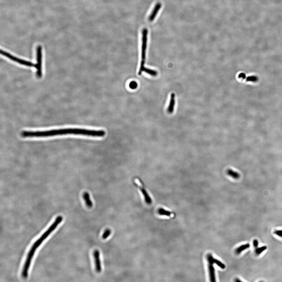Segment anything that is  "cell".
<instances>
[{"label": "cell", "instance_id": "obj_8", "mask_svg": "<svg viewBox=\"0 0 282 282\" xmlns=\"http://www.w3.org/2000/svg\"><path fill=\"white\" fill-rule=\"evenodd\" d=\"M83 197L86 206L89 208H92L93 207V203L92 200L90 199V195L88 193L84 192L83 195Z\"/></svg>", "mask_w": 282, "mask_h": 282}, {"label": "cell", "instance_id": "obj_11", "mask_svg": "<svg viewBox=\"0 0 282 282\" xmlns=\"http://www.w3.org/2000/svg\"><path fill=\"white\" fill-rule=\"evenodd\" d=\"M227 175L235 179H238L240 177V175L237 172L231 169H228L226 171Z\"/></svg>", "mask_w": 282, "mask_h": 282}, {"label": "cell", "instance_id": "obj_3", "mask_svg": "<svg viewBox=\"0 0 282 282\" xmlns=\"http://www.w3.org/2000/svg\"><path fill=\"white\" fill-rule=\"evenodd\" d=\"M36 63L35 68L36 69V76L38 78L42 76V48L41 46H38L36 49Z\"/></svg>", "mask_w": 282, "mask_h": 282}, {"label": "cell", "instance_id": "obj_16", "mask_svg": "<svg viewBox=\"0 0 282 282\" xmlns=\"http://www.w3.org/2000/svg\"><path fill=\"white\" fill-rule=\"evenodd\" d=\"M111 233V230L109 229L106 230L102 235V238L103 239L106 240V239L109 236Z\"/></svg>", "mask_w": 282, "mask_h": 282}, {"label": "cell", "instance_id": "obj_6", "mask_svg": "<svg viewBox=\"0 0 282 282\" xmlns=\"http://www.w3.org/2000/svg\"><path fill=\"white\" fill-rule=\"evenodd\" d=\"M100 254L99 251L97 249H96L93 252V257L95 259V268L97 272H101L102 271V265L101 261H100Z\"/></svg>", "mask_w": 282, "mask_h": 282}, {"label": "cell", "instance_id": "obj_23", "mask_svg": "<svg viewBox=\"0 0 282 282\" xmlns=\"http://www.w3.org/2000/svg\"><path fill=\"white\" fill-rule=\"evenodd\" d=\"M236 282H241L242 281L239 279H236L235 280Z\"/></svg>", "mask_w": 282, "mask_h": 282}, {"label": "cell", "instance_id": "obj_10", "mask_svg": "<svg viewBox=\"0 0 282 282\" xmlns=\"http://www.w3.org/2000/svg\"><path fill=\"white\" fill-rule=\"evenodd\" d=\"M140 189L144 197L146 203L148 205H151L152 203V200L151 197L149 196L147 191L143 188L140 187Z\"/></svg>", "mask_w": 282, "mask_h": 282}, {"label": "cell", "instance_id": "obj_15", "mask_svg": "<svg viewBox=\"0 0 282 282\" xmlns=\"http://www.w3.org/2000/svg\"><path fill=\"white\" fill-rule=\"evenodd\" d=\"M267 249V246H263L259 248H256L255 249V252L256 254L258 255L261 254L262 252Z\"/></svg>", "mask_w": 282, "mask_h": 282}, {"label": "cell", "instance_id": "obj_9", "mask_svg": "<svg viewBox=\"0 0 282 282\" xmlns=\"http://www.w3.org/2000/svg\"><path fill=\"white\" fill-rule=\"evenodd\" d=\"M175 93H172L171 95L170 102L169 106L168 108V112L169 113H172L174 111L175 107Z\"/></svg>", "mask_w": 282, "mask_h": 282}, {"label": "cell", "instance_id": "obj_19", "mask_svg": "<svg viewBox=\"0 0 282 282\" xmlns=\"http://www.w3.org/2000/svg\"><path fill=\"white\" fill-rule=\"evenodd\" d=\"M247 81H252V82H255L257 81V78L255 76H250L249 77H247Z\"/></svg>", "mask_w": 282, "mask_h": 282}, {"label": "cell", "instance_id": "obj_5", "mask_svg": "<svg viewBox=\"0 0 282 282\" xmlns=\"http://www.w3.org/2000/svg\"><path fill=\"white\" fill-rule=\"evenodd\" d=\"M213 258L214 257L211 254H208L207 255V259L208 262V270H209L210 281L211 282H216L215 268L213 265L214 263Z\"/></svg>", "mask_w": 282, "mask_h": 282}, {"label": "cell", "instance_id": "obj_22", "mask_svg": "<svg viewBox=\"0 0 282 282\" xmlns=\"http://www.w3.org/2000/svg\"><path fill=\"white\" fill-rule=\"evenodd\" d=\"M238 77L239 78H242L244 79L246 78V75L244 73H241L239 74Z\"/></svg>", "mask_w": 282, "mask_h": 282}, {"label": "cell", "instance_id": "obj_18", "mask_svg": "<svg viewBox=\"0 0 282 282\" xmlns=\"http://www.w3.org/2000/svg\"><path fill=\"white\" fill-rule=\"evenodd\" d=\"M129 87L130 88L132 89V90H135V89L137 88V87H138V84H137L136 82L133 81L130 83Z\"/></svg>", "mask_w": 282, "mask_h": 282}, {"label": "cell", "instance_id": "obj_20", "mask_svg": "<svg viewBox=\"0 0 282 282\" xmlns=\"http://www.w3.org/2000/svg\"><path fill=\"white\" fill-rule=\"evenodd\" d=\"M274 234L282 238V230H276L274 232Z\"/></svg>", "mask_w": 282, "mask_h": 282}, {"label": "cell", "instance_id": "obj_14", "mask_svg": "<svg viewBox=\"0 0 282 282\" xmlns=\"http://www.w3.org/2000/svg\"><path fill=\"white\" fill-rule=\"evenodd\" d=\"M144 72L153 76H156L158 75V72L155 70H151L146 68L144 70Z\"/></svg>", "mask_w": 282, "mask_h": 282}, {"label": "cell", "instance_id": "obj_7", "mask_svg": "<svg viewBox=\"0 0 282 282\" xmlns=\"http://www.w3.org/2000/svg\"><path fill=\"white\" fill-rule=\"evenodd\" d=\"M161 3H158L156 4L153 10L152 11L149 17V19L150 21L152 22L154 20L155 17L157 16L158 12H159V10L161 9Z\"/></svg>", "mask_w": 282, "mask_h": 282}, {"label": "cell", "instance_id": "obj_13", "mask_svg": "<svg viewBox=\"0 0 282 282\" xmlns=\"http://www.w3.org/2000/svg\"><path fill=\"white\" fill-rule=\"evenodd\" d=\"M158 213L160 215L166 216H169L172 214L171 212L167 211L163 208H159L158 209Z\"/></svg>", "mask_w": 282, "mask_h": 282}, {"label": "cell", "instance_id": "obj_17", "mask_svg": "<svg viewBox=\"0 0 282 282\" xmlns=\"http://www.w3.org/2000/svg\"><path fill=\"white\" fill-rule=\"evenodd\" d=\"M213 261L214 263H215L218 265V267H220V268H222V269H225V265H224L223 263L222 262L220 261H219L217 259L215 258H213Z\"/></svg>", "mask_w": 282, "mask_h": 282}, {"label": "cell", "instance_id": "obj_4", "mask_svg": "<svg viewBox=\"0 0 282 282\" xmlns=\"http://www.w3.org/2000/svg\"><path fill=\"white\" fill-rule=\"evenodd\" d=\"M1 53L3 55H4L6 57L8 58L9 59H11V60L15 62L20 64L22 65L28 67H35V68L36 64H33V63L30 62L25 60H24L20 59V58H18L15 57V56L12 55V54H10V53H8V52H6V51H3V50H1Z\"/></svg>", "mask_w": 282, "mask_h": 282}, {"label": "cell", "instance_id": "obj_12", "mask_svg": "<svg viewBox=\"0 0 282 282\" xmlns=\"http://www.w3.org/2000/svg\"><path fill=\"white\" fill-rule=\"evenodd\" d=\"M250 247V245L249 244H245V245H241L240 247H238L236 249V253L237 254H239L242 252V251H244V250H245V249H248Z\"/></svg>", "mask_w": 282, "mask_h": 282}, {"label": "cell", "instance_id": "obj_21", "mask_svg": "<svg viewBox=\"0 0 282 282\" xmlns=\"http://www.w3.org/2000/svg\"><path fill=\"white\" fill-rule=\"evenodd\" d=\"M253 246H254L255 248H257V247L258 246L259 242L257 240H254L253 241Z\"/></svg>", "mask_w": 282, "mask_h": 282}, {"label": "cell", "instance_id": "obj_2", "mask_svg": "<svg viewBox=\"0 0 282 282\" xmlns=\"http://www.w3.org/2000/svg\"><path fill=\"white\" fill-rule=\"evenodd\" d=\"M148 31L147 28H144L142 31V45H141V61L138 74L141 75L146 67L145 66L146 59V53L147 46Z\"/></svg>", "mask_w": 282, "mask_h": 282}, {"label": "cell", "instance_id": "obj_1", "mask_svg": "<svg viewBox=\"0 0 282 282\" xmlns=\"http://www.w3.org/2000/svg\"><path fill=\"white\" fill-rule=\"evenodd\" d=\"M63 220L62 216H58L55 219L54 222L52 223L48 229L40 237L38 238L35 242L31 248H30L27 254V257L22 269L21 275L23 278H27L28 276V271L30 269L31 262L32 261L35 253L36 249L40 246L43 242L49 236L51 233L56 229L58 226L59 225Z\"/></svg>", "mask_w": 282, "mask_h": 282}]
</instances>
